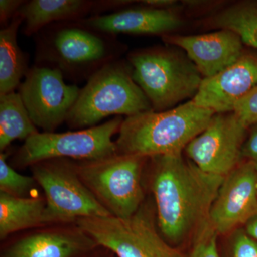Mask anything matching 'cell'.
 <instances>
[{
  "label": "cell",
  "instance_id": "obj_11",
  "mask_svg": "<svg viewBox=\"0 0 257 257\" xmlns=\"http://www.w3.org/2000/svg\"><path fill=\"white\" fill-rule=\"evenodd\" d=\"M248 128L234 112L215 114L184 152L203 172L225 177L242 162Z\"/></svg>",
  "mask_w": 257,
  "mask_h": 257
},
{
  "label": "cell",
  "instance_id": "obj_20",
  "mask_svg": "<svg viewBox=\"0 0 257 257\" xmlns=\"http://www.w3.org/2000/svg\"><path fill=\"white\" fill-rule=\"evenodd\" d=\"M40 133L32 122L18 92L0 95V150L4 152L16 140H27Z\"/></svg>",
  "mask_w": 257,
  "mask_h": 257
},
{
  "label": "cell",
  "instance_id": "obj_17",
  "mask_svg": "<svg viewBox=\"0 0 257 257\" xmlns=\"http://www.w3.org/2000/svg\"><path fill=\"white\" fill-rule=\"evenodd\" d=\"M96 245L82 229L57 228L38 231L19 239L2 257H74Z\"/></svg>",
  "mask_w": 257,
  "mask_h": 257
},
{
  "label": "cell",
  "instance_id": "obj_6",
  "mask_svg": "<svg viewBox=\"0 0 257 257\" xmlns=\"http://www.w3.org/2000/svg\"><path fill=\"white\" fill-rule=\"evenodd\" d=\"M148 160L116 153L100 160L74 164L83 183L111 215L127 218L145 202L142 177Z\"/></svg>",
  "mask_w": 257,
  "mask_h": 257
},
{
  "label": "cell",
  "instance_id": "obj_8",
  "mask_svg": "<svg viewBox=\"0 0 257 257\" xmlns=\"http://www.w3.org/2000/svg\"><path fill=\"white\" fill-rule=\"evenodd\" d=\"M32 177L45 192L44 224L111 216L79 177L73 161L53 159L31 166Z\"/></svg>",
  "mask_w": 257,
  "mask_h": 257
},
{
  "label": "cell",
  "instance_id": "obj_2",
  "mask_svg": "<svg viewBox=\"0 0 257 257\" xmlns=\"http://www.w3.org/2000/svg\"><path fill=\"white\" fill-rule=\"evenodd\" d=\"M214 114L192 99L168 110L126 116L115 141L117 154L151 158L182 153Z\"/></svg>",
  "mask_w": 257,
  "mask_h": 257
},
{
  "label": "cell",
  "instance_id": "obj_4",
  "mask_svg": "<svg viewBox=\"0 0 257 257\" xmlns=\"http://www.w3.org/2000/svg\"><path fill=\"white\" fill-rule=\"evenodd\" d=\"M150 110L151 104L134 81L130 64L118 59L89 77L66 123L84 130L110 116L126 117Z\"/></svg>",
  "mask_w": 257,
  "mask_h": 257
},
{
  "label": "cell",
  "instance_id": "obj_5",
  "mask_svg": "<svg viewBox=\"0 0 257 257\" xmlns=\"http://www.w3.org/2000/svg\"><path fill=\"white\" fill-rule=\"evenodd\" d=\"M132 76L155 111L176 107L194 99L203 77L192 61L179 51L152 47L128 55Z\"/></svg>",
  "mask_w": 257,
  "mask_h": 257
},
{
  "label": "cell",
  "instance_id": "obj_16",
  "mask_svg": "<svg viewBox=\"0 0 257 257\" xmlns=\"http://www.w3.org/2000/svg\"><path fill=\"white\" fill-rule=\"evenodd\" d=\"M125 4V1L31 0L25 1L18 13L23 19L24 35L30 37L52 24L78 21L89 14L121 9Z\"/></svg>",
  "mask_w": 257,
  "mask_h": 257
},
{
  "label": "cell",
  "instance_id": "obj_12",
  "mask_svg": "<svg viewBox=\"0 0 257 257\" xmlns=\"http://www.w3.org/2000/svg\"><path fill=\"white\" fill-rule=\"evenodd\" d=\"M257 215V165L243 160L224 177L209 216L219 236L243 227Z\"/></svg>",
  "mask_w": 257,
  "mask_h": 257
},
{
  "label": "cell",
  "instance_id": "obj_15",
  "mask_svg": "<svg viewBox=\"0 0 257 257\" xmlns=\"http://www.w3.org/2000/svg\"><path fill=\"white\" fill-rule=\"evenodd\" d=\"M78 22L87 28L114 36L118 34L165 36L182 25V19L172 8L159 9L145 5L123 8L109 14L91 15Z\"/></svg>",
  "mask_w": 257,
  "mask_h": 257
},
{
  "label": "cell",
  "instance_id": "obj_26",
  "mask_svg": "<svg viewBox=\"0 0 257 257\" xmlns=\"http://www.w3.org/2000/svg\"><path fill=\"white\" fill-rule=\"evenodd\" d=\"M25 1L23 0H0V23L2 28L8 25Z\"/></svg>",
  "mask_w": 257,
  "mask_h": 257
},
{
  "label": "cell",
  "instance_id": "obj_28",
  "mask_svg": "<svg viewBox=\"0 0 257 257\" xmlns=\"http://www.w3.org/2000/svg\"><path fill=\"white\" fill-rule=\"evenodd\" d=\"M142 5L159 9H170L173 8L177 2L174 0H145L140 2Z\"/></svg>",
  "mask_w": 257,
  "mask_h": 257
},
{
  "label": "cell",
  "instance_id": "obj_29",
  "mask_svg": "<svg viewBox=\"0 0 257 257\" xmlns=\"http://www.w3.org/2000/svg\"><path fill=\"white\" fill-rule=\"evenodd\" d=\"M244 228L248 234L257 241V215L248 221L245 225Z\"/></svg>",
  "mask_w": 257,
  "mask_h": 257
},
{
  "label": "cell",
  "instance_id": "obj_23",
  "mask_svg": "<svg viewBox=\"0 0 257 257\" xmlns=\"http://www.w3.org/2000/svg\"><path fill=\"white\" fill-rule=\"evenodd\" d=\"M224 236L220 257H257V241L248 234L244 226Z\"/></svg>",
  "mask_w": 257,
  "mask_h": 257
},
{
  "label": "cell",
  "instance_id": "obj_13",
  "mask_svg": "<svg viewBox=\"0 0 257 257\" xmlns=\"http://www.w3.org/2000/svg\"><path fill=\"white\" fill-rule=\"evenodd\" d=\"M257 84V56L243 54L220 72L203 79L193 101L215 114L233 112L235 106Z\"/></svg>",
  "mask_w": 257,
  "mask_h": 257
},
{
  "label": "cell",
  "instance_id": "obj_22",
  "mask_svg": "<svg viewBox=\"0 0 257 257\" xmlns=\"http://www.w3.org/2000/svg\"><path fill=\"white\" fill-rule=\"evenodd\" d=\"M8 154H0V192L18 197H25L36 180L33 177L20 175L7 162Z\"/></svg>",
  "mask_w": 257,
  "mask_h": 257
},
{
  "label": "cell",
  "instance_id": "obj_3",
  "mask_svg": "<svg viewBox=\"0 0 257 257\" xmlns=\"http://www.w3.org/2000/svg\"><path fill=\"white\" fill-rule=\"evenodd\" d=\"M37 35L36 64L59 69L73 81L89 79L103 66L118 60L122 50L114 35L78 21L52 24Z\"/></svg>",
  "mask_w": 257,
  "mask_h": 257
},
{
  "label": "cell",
  "instance_id": "obj_24",
  "mask_svg": "<svg viewBox=\"0 0 257 257\" xmlns=\"http://www.w3.org/2000/svg\"><path fill=\"white\" fill-rule=\"evenodd\" d=\"M219 234L208 224L195 237L192 251L188 257H220Z\"/></svg>",
  "mask_w": 257,
  "mask_h": 257
},
{
  "label": "cell",
  "instance_id": "obj_10",
  "mask_svg": "<svg viewBox=\"0 0 257 257\" xmlns=\"http://www.w3.org/2000/svg\"><path fill=\"white\" fill-rule=\"evenodd\" d=\"M81 89L67 84L59 69L44 65L29 69L18 87L32 122L43 133H55L67 121Z\"/></svg>",
  "mask_w": 257,
  "mask_h": 257
},
{
  "label": "cell",
  "instance_id": "obj_1",
  "mask_svg": "<svg viewBox=\"0 0 257 257\" xmlns=\"http://www.w3.org/2000/svg\"><path fill=\"white\" fill-rule=\"evenodd\" d=\"M151 189L161 234L172 246L194 238L209 224L224 177L203 172L182 153L150 158Z\"/></svg>",
  "mask_w": 257,
  "mask_h": 257
},
{
  "label": "cell",
  "instance_id": "obj_7",
  "mask_svg": "<svg viewBox=\"0 0 257 257\" xmlns=\"http://www.w3.org/2000/svg\"><path fill=\"white\" fill-rule=\"evenodd\" d=\"M153 209L144 202L133 215L78 219L77 226L118 257H186L159 232Z\"/></svg>",
  "mask_w": 257,
  "mask_h": 257
},
{
  "label": "cell",
  "instance_id": "obj_21",
  "mask_svg": "<svg viewBox=\"0 0 257 257\" xmlns=\"http://www.w3.org/2000/svg\"><path fill=\"white\" fill-rule=\"evenodd\" d=\"M208 25L239 35L243 43L257 50V1H241L226 7L207 20Z\"/></svg>",
  "mask_w": 257,
  "mask_h": 257
},
{
  "label": "cell",
  "instance_id": "obj_25",
  "mask_svg": "<svg viewBox=\"0 0 257 257\" xmlns=\"http://www.w3.org/2000/svg\"><path fill=\"white\" fill-rule=\"evenodd\" d=\"M233 112L246 128L257 124V84L236 104Z\"/></svg>",
  "mask_w": 257,
  "mask_h": 257
},
{
  "label": "cell",
  "instance_id": "obj_14",
  "mask_svg": "<svg viewBox=\"0 0 257 257\" xmlns=\"http://www.w3.org/2000/svg\"><path fill=\"white\" fill-rule=\"evenodd\" d=\"M162 37L166 43L183 50L204 79L224 70L245 52L239 35L228 30L199 35L168 34Z\"/></svg>",
  "mask_w": 257,
  "mask_h": 257
},
{
  "label": "cell",
  "instance_id": "obj_27",
  "mask_svg": "<svg viewBox=\"0 0 257 257\" xmlns=\"http://www.w3.org/2000/svg\"><path fill=\"white\" fill-rule=\"evenodd\" d=\"M249 130L243 147V160L251 161L257 165V124Z\"/></svg>",
  "mask_w": 257,
  "mask_h": 257
},
{
  "label": "cell",
  "instance_id": "obj_18",
  "mask_svg": "<svg viewBox=\"0 0 257 257\" xmlns=\"http://www.w3.org/2000/svg\"><path fill=\"white\" fill-rule=\"evenodd\" d=\"M22 24L23 19L17 13L0 30V95L15 92L29 70L26 57L18 43Z\"/></svg>",
  "mask_w": 257,
  "mask_h": 257
},
{
  "label": "cell",
  "instance_id": "obj_9",
  "mask_svg": "<svg viewBox=\"0 0 257 257\" xmlns=\"http://www.w3.org/2000/svg\"><path fill=\"white\" fill-rule=\"evenodd\" d=\"M124 118L114 116L104 124L63 133H38L25 140L15 155L18 167H28L53 159L76 162L100 160L117 153L113 137Z\"/></svg>",
  "mask_w": 257,
  "mask_h": 257
},
{
  "label": "cell",
  "instance_id": "obj_19",
  "mask_svg": "<svg viewBox=\"0 0 257 257\" xmlns=\"http://www.w3.org/2000/svg\"><path fill=\"white\" fill-rule=\"evenodd\" d=\"M46 202L39 197H18L0 192V239L44 224Z\"/></svg>",
  "mask_w": 257,
  "mask_h": 257
}]
</instances>
